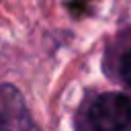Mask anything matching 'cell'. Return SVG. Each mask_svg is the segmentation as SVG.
Listing matches in <instances>:
<instances>
[{"label": "cell", "mask_w": 131, "mask_h": 131, "mask_svg": "<svg viewBox=\"0 0 131 131\" xmlns=\"http://www.w3.org/2000/svg\"><path fill=\"white\" fill-rule=\"evenodd\" d=\"M92 131H131V98L121 92L98 94L88 108Z\"/></svg>", "instance_id": "cell-1"}, {"label": "cell", "mask_w": 131, "mask_h": 131, "mask_svg": "<svg viewBox=\"0 0 131 131\" xmlns=\"http://www.w3.org/2000/svg\"><path fill=\"white\" fill-rule=\"evenodd\" d=\"M119 76L127 88H131V49L121 57L119 61Z\"/></svg>", "instance_id": "cell-3"}, {"label": "cell", "mask_w": 131, "mask_h": 131, "mask_svg": "<svg viewBox=\"0 0 131 131\" xmlns=\"http://www.w3.org/2000/svg\"><path fill=\"white\" fill-rule=\"evenodd\" d=\"M0 131H39L23 94L12 84H0Z\"/></svg>", "instance_id": "cell-2"}]
</instances>
